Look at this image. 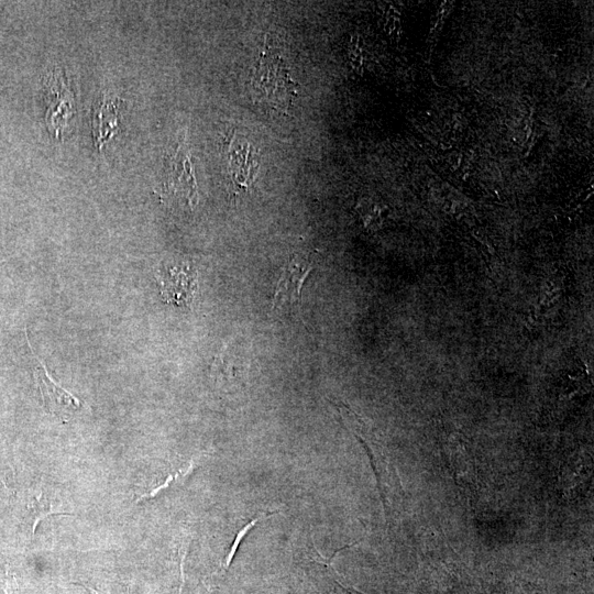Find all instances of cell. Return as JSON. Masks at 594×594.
<instances>
[{"label": "cell", "mask_w": 594, "mask_h": 594, "mask_svg": "<svg viewBox=\"0 0 594 594\" xmlns=\"http://www.w3.org/2000/svg\"><path fill=\"white\" fill-rule=\"evenodd\" d=\"M255 85L262 98L274 107H288L295 97L294 86L290 79L288 69L282 65L281 60L262 61L256 72Z\"/></svg>", "instance_id": "cell-1"}, {"label": "cell", "mask_w": 594, "mask_h": 594, "mask_svg": "<svg viewBox=\"0 0 594 594\" xmlns=\"http://www.w3.org/2000/svg\"><path fill=\"white\" fill-rule=\"evenodd\" d=\"M163 193L170 200L195 207L198 203L197 185L189 153L179 147L171 160L167 181L163 184Z\"/></svg>", "instance_id": "cell-2"}, {"label": "cell", "mask_w": 594, "mask_h": 594, "mask_svg": "<svg viewBox=\"0 0 594 594\" xmlns=\"http://www.w3.org/2000/svg\"><path fill=\"white\" fill-rule=\"evenodd\" d=\"M312 271V262L306 257L300 255L292 257L282 270L273 296V308L283 310V308L299 305L303 285Z\"/></svg>", "instance_id": "cell-3"}, {"label": "cell", "mask_w": 594, "mask_h": 594, "mask_svg": "<svg viewBox=\"0 0 594 594\" xmlns=\"http://www.w3.org/2000/svg\"><path fill=\"white\" fill-rule=\"evenodd\" d=\"M38 365L35 370V378L41 392L43 405L51 414L68 420L80 409L81 402L55 383L41 362H38Z\"/></svg>", "instance_id": "cell-4"}, {"label": "cell", "mask_w": 594, "mask_h": 594, "mask_svg": "<svg viewBox=\"0 0 594 594\" xmlns=\"http://www.w3.org/2000/svg\"><path fill=\"white\" fill-rule=\"evenodd\" d=\"M120 104L119 98L105 94L94 108L93 135L101 151L118 132Z\"/></svg>", "instance_id": "cell-5"}, {"label": "cell", "mask_w": 594, "mask_h": 594, "mask_svg": "<svg viewBox=\"0 0 594 594\" xmlns=\"http://www.w3.org/2000/svg\"><path fill=\"white\" fill-rule=\"evenodd\" d=\"M53 87H51L52 96L48 106V126L55 132V136L60 135V130L65 126L66 121L74 114L73 96L68 86L63 84L61 76H53Z\"/></svg>", "instance_id": "cell-6"}, {"label": "cell", "mask_w": 594, "mask_h": 594, "mask_svg": "<svg viewBox=\"0 0 594 594\" xmlns=\"http://www.w3.org/2000/svg\"><path fill=\"white\" fill-rule=\"evenodd\" d=\"M27 511L32 520V532L35 533L40 522L52 514H59L43 493L33 495L27 502Z\"/></svg>", "instance_id": "cell-7"}, {"label": "cell", "mask_w": 594, "mask_h": 594, "mask_svg": "<svg viewBox=\"0 0 594 594\" xmlns=\"http://www.w3.org/2000/svg\"><path fill=\"white\" fill-rule=\"evenodd\" d=\"M258 521H259V519H256L255 521H251L248 525H246L244 528H242V530L236 536L233 546H231L230 553L228 555V559L226 560V564H225L226 570L229 568L231 563H233V560L236 556V553H237V550H238L240 544L242 543V541H244V539L246 538V536H247L248 532L251 530V528L255 527V525L258 523Z\"/></svg>", "instance_id": "cell-8"}, {"label": "cell", "mask_w": 594, "mask_h": 594, "mask_svg": "<svg viewBox=\"0 0 594 594\" xmlns=\"http://www.w3.org/2000/svg\"><path fill=\"white\" fill-rule=\"evenodd\" d=\"M0 588L5 594H18V583L13 574L6 569L0 568Z\"/></svg>", "instance_id": "cell-9"}, {"label": "cell", "mask_w": 594, "mask_h": 594, "mask_svg": "<svg viewBox=\"0 0 594 594\" xmlns=\"http://www.w3.org/2000/svg\"><path fill=\"white\" fill-rule=\"evenodd\" d=\"M88 591L92 594H128L127 590L120 585H116V583H107V585L102 586H88L83 585Z\"/></svg>", "instance_id": "cell-10"}]
</instances>
